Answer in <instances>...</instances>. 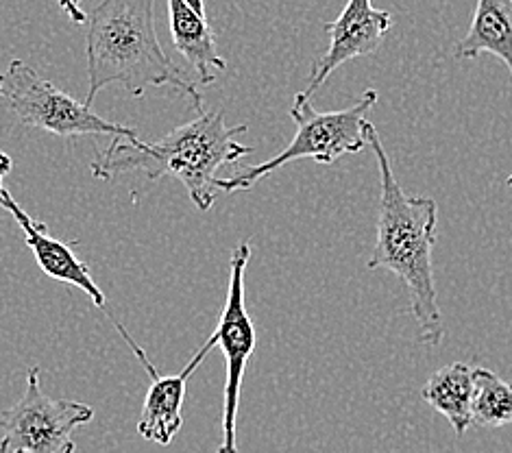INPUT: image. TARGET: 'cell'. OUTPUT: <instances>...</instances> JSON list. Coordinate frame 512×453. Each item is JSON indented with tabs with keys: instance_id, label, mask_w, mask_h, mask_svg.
Masks as SVG:
<instances>
[{
	"instance_id": "obj_1",
	"label": "cell",
	"mask_w": 512,
	"mask_h": 453,
	"mask_svg": "<svg viewBox=\"0 0 512 453\" xmlns=\"http://www.w3.org/2000/svg\"><path fill=\"white\" fill-rule=\"evenodd\" d=\"M367 146L375 153L380 170L377 238L367 268H386L404 281L419 338L425 347L434 349L445 338L432 262L438 236V205L428 197H412L399 186L380 133L371 122L367 125Z\"/></svg>"
},
{
	"instance_id": "obj_2",
	"label": "cell",
	"mask_w": 512,
	"mask_h": 453,
	"mask_svg": "<svg viewBox=\"0 0 512 453\" xmlns=\"http://www.w3.org/2000/svg\"><path fill=\"white\" fill-rule=\"evenodd\" d=\"M245 131L247 125L227 127L225 109H212L155 142H142L138 136L112 138L109 149L96 155L90 168L96 179L105 181L129 173H142L151 181L177 177L192 203L207 212L218 197V170L253 153V146L236 140Z\"/></svg>"
},
{
	"instance_id": "obj_3",
	"label": "cell",
	"mask_w": 512,
	"mask_h": 453,
	"mask_svg": "<svg viewBox=\"0 0 512 453\" xmlns=\"http://www.w3.org/2000/svg\"><path fill=\"white\" fill-rule=\"evenodd\" d=\"M155 0H103L88 14V53L90 90L83 105L92 107L94 99L107 85L120 83L140 99L149 88L173 85L192 101L194 109L203 114V96L184 77L170 57L164 53L155 31Z\"/></svg>"
},
{
	"instance_id": "obj_4",
	"label": "cell",
	"mask_w": 512,
	"mask_h": 453,
	"mask_svg": "<svg viewBox=\"0 0 512 453\" xmlns=\"http://www.w3.org/2000/svg\"><path fill=\"white\" fill-rule=\"evenodd\" d=\"M380 99L375 90H367L360 101L338 112H316L303 92L290 105V118L295 120L297 133L282 153L266 159L262 164L238 168L229 177H218V192H245L260 179L273 175L275 170L299 159H314L319 164H334L340 157L367 149V114Z\"/></svg>"
},
{
	"instance_id": "obj_5",
	"label": "cell",
	"mask_w": 512,
	"mask_h": 453,
	"mask_svg": "<svg viewBox=\"0 0 512 453\" xmlns=\"http://www.w3.org/2000/svg\"><path fill=\"white\" fill-rule=\"evenodd\" d=\"M0 99L22 125L48 131L59 138L138 136L136 129L94 114L92 107L55 88L22 59L9 61L7 70L0 72Z\"/></svg>"
},
{
	"instance_id": "obj_6",
	"label": "cell",
	"mask_w": 512,
	"mask_h": 453,
	"mask_svg": "<svg viewBox=\"0 0 512 453\" xmlns=\"http://www.w3.org/2000/svg\"><path fill=\"white\" fill-rule=\"evenodd\" d=\"M92 419V406L48 397L40 386V366H31L24 395L0 414V453H75L72 432Z\"/></svg>"
},
{
	"instance_id": "obj_7",
	"label": "cell",
	"mask_w": 512,
	"mask_h": 453,
	"mask_svg": "<svg viewBox=\"0 0 512 453\" xmlns=\"http://www.w3.org/2000/svg\"><path fill=\"white\" fill-rule=\"evenodd\" d=\"M251 260V244L238 242L236 249L231 251L229 262V288L225 308L221 312L212 338L216 347H221L225 355V395H223V440L216 453H238L236 443V423H238V408H240V393L242 379H245L247 362L255 351V327L247 312L245 303V275Z\"/></svg>"
},
{
	"instance_id": "obj_8",
	"label": "cell",
	"mask_w": 512,
	"mask_h": 453,
	"mask_svg": "<svg viewBox=\"0 0 512 453\" xmlns=\"http://www.w3.org/2000/svg\"><path fill=\"white\" fill-rule=\"evenodd\" d=\"M390 29H393V16L388 11L375 9L371 0H349L336 20L323 24V31L329 35V46L323 57L314 61L306 88L301 92L310 99L347 61L373 55L384 44Z\"/></svg>"
},
{
	"instance_id": "obj_9",
	"label": "cell",
	"mask_w": 512,
	"mask_h": 453,
	"mask_svg": "<svg viewBox=\"0 0 512 453\" xmlns=\"http://www.w3.org/2000/svg\"><path fill=\"white\" fill-rule=\"evenodd\" d=\"M114 325L120 332V336L127 340L131 351L136 353V358L142 362L144 371L151 377V388L144 397V406L138 419V434L144 440H151V443L166 447L173 443L175 436L181 430V425H184V412L181 410H184L188 379L203 364L207 353L216 347V340L212 336L207 338L203 342V347L194 353V358L184 366V371H179L177 375H162L157 373L153 362L149 360V355H146L138 342L129 336L127 329L118 321H114Z\"/></svg>"
},
{
	"instance_id": "obj_10",
	"label": "cell",
	"mask_w": 512,
	"mask_h": 453,
	"mask_svg": "<svg viewBox=\"0 0 512 453\" xmlns=\"http://www.w3.org/2000/svg\"><path fill=\"white\" fill-rule=\"evenodd\" d=\"M168 22L173 44L201 85L216 81V72L227 70V61L218 53L214 31L207 18L190 9L184 0H168Z\"/></svg>"
},
{
	"instance_id": "obj_11",
	"label": "cell",
	"mask_w": 512,
	"mask_h": 453,
	"mask_svg": "<svg viewBox=\"0 0 512 453\" xmlns=\"http://www.w3.org/2000/svg\"><path fill=\"white\" fill-rule=\"evenodd\" d=\"M22 231L24 238H27V247L35 255V262H38V266L48 277L62 281V284L77 286L92 299L96 308H105L107 299L103 290L96 286L88 264L79 260L68 242L48 236V227L44 223H38V220L33 225L22 227Z\"/></svg>"
},
{
	"instance_id": "obj_12",
	"label": "cell",
	"mask_w": 512,
	"mask_h": 453,
	"mask_svg": "<svg viewBox=\"0 0 512 453\" xmlns=\"http://www.w3.org/2000/svg\"><path fill=\"white\" fill-rule=\"evenodd\" d=\"M482 53L499 57L512 79V0H478L471 27L456 46L458 59H475Z\"/></svg>"
},
{
	"instance_id": "obj_13",
	"label": "cell",
	"mask_w": 512,
	"mask_h": 453,
	"mask_svg": "<svg viewBox=\"0 0 512 453\" xmlns=\"http://www.w3.org/2000/svg\"><path fill=\"white\" fill-rule=\"evenodd\" d=\"M473 369L475 366L465 362L447 364L438 369L421 390L423 401L445 416L458 438L465 436L471 427V403L475 393Z\"/></svg>"
},
{
	"instance_id": "obj_14",
	"label": "cell",
	"mask_w": 512,
	"mask_h": 453,
	"mask_svg": "<svg viewBox=\"0 0 512 453\" xmlns=\"http://www.w3.org/2000/svg\"><path fill=\"white\" fill-rule=\"evenodd\" d=\"M475 393L471 403V425L495 430L512 423V382L491 369L475 366Z\"/></svg>"
},
{
	"instance_id": "obj_15",
	"label": "cell",
	"mask_w": 512,
	"mask_h": 453,
	"mask_svg": "<svg viewBox=\"0 0 512 453\" xmlns=\"http://www.w3.org/2000/svg\"><path fill=\"white\" fill-rule=\"evenodd\" d=\"M11 168H14V162H11V157L0 151V210L9 212L11 216H14V220L18 223V227H27V225H33L35 220L22 210V207L18 205V201L11 197V192L5 188V177L11 173Z\"/></svg>"
},
{
	"instance_id": "obj_16",
	"label": "cell",
	"mask_w": 512,
	"mask_h": 453,
	"mask_svg": "<svg viewBox=\"0 0 512 453\" xmlns=\"http://www.w3.org/2000/svg\"><path fill=\"white\" fill-rule=\"evenodd\" d=\"M57 3L66 11V16L72 22H77V24L88 22V14H85V11L79 7V0H57Z\"/></svg>"
},
{
	"instance_id": "obj_17",
	"label": "cell",
	"mask_w": 512,
	"mask_h": 453,
	"mask_svg": "<svg viewBox=\"0 0 512 453\" xmlns=\"http://www.w3.org/2000/svg\"><path fill=\"white\" fill-rule=\"evenodd\" d=\"M184 3L190 7V9H194L197 11L199 16H203V18H207L205 16V0H184Z\"/></svg>"
},
{
	"instance_id": "obj_18",
	"label": "cell",
	"mask_w": 512,
	"mask_h": 453,
	"mask_svg": "<svg viewBox=\"0 0 512 453\" xmlns=\"http://www.w3.org/2000/svg\"><path fill=\"white\" fill-rule=\"evenodd\" d=\"M506 183H508V186H512V175L506 179Z\"/></svg>"
}]
</instances>
